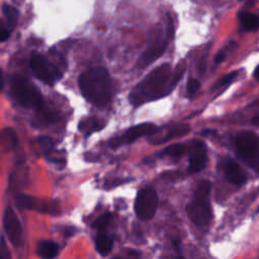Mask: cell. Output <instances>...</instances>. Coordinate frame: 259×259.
<instances>
[{
	"mask_svg": "<svg viewBox=\"0 0 259 259\" xmlns=\"http://www.w3.org/2000/svg\"><path fill=\"white\" fill-rule=\"evenodd\" d=\"M184 67L177 66L172 71L168 63L151 71L130 93L128 99L134 106L160 99L168 95L181 79Z\"/></svg>",
	"mask_w": 259,
	"mask_h": 259,
	"instance_id": "obj_1",
	"label": "cell"
},
{
	"mask_svg": "<svg viewBox=\"0 0 259 259\" xmlns=\"http://www.w3.org/2000/svg\"><path fill=\"white\" fill-rule=\"evenodd\" d=\"M78 84L87 101L98 107H104L111 98V81L108 71L103 67L91 68L83 72Z\"/></svg>",
	"mask_w": 259,
	"mask_h": 259,
	"instance_id": "obj_2",
	"label": "cell"
},
{
	"mask_svg": "<svg viewBox=\"0 0 259 259\" xmlns=\"http://www.w3.org/2000/svg\"><path fill=\"white\" fill-rule=\"evenodd\" d=\"M186 212L192 223L197 226L207 225L211 218L210 182L202 180L198 183L194 197L186 206Z\"/></svg>",
	"mask_w": 259,
	"mask_h": 259,
	"instance_id": "obj_3",
	"label": "cell"
},
{
	"mask_svg": "<svg viewBox=\"0 0 259 259\" xmlns=\"http://www.w3.org/2000/svg\"><path fill=\"white\" fill-rule=\"evenodd\" d=\"M11 90L14 98L25 108H34L38 111L46 106L39 90L24 78L15 77L11 83Z\"/></svg>",
	"mask_w": 259,
	"mask_h": 259,
	"instance_id": "obj_4",
	"label": "cell"
},
{
	"mask_svg": "<svg viewBox=\"0 0 259 259\" xmlns=\"http://www.w3.org/2000/svg\"><path fill=\"white\" fill-rule=\"evenodd\" d=\"M237 153L240 158L250 167L258 169V137L254 132L244 131L237 135L235 140Z\"/></svg>",
	"mask_w": 259,
	"mask_h": 259,
	"instance_id": "obj_5",
	"label": "cell"
},
{
	"mask_svg": "<svg viewBox=\"0 0 259 259\" xmlns=\"http://www.w3.org/2000/svg\"><path fill=\"white\" fill-rule=\"evenodd\" d=\"M30 69L37 79L51 86L62 77L61 71L39 54L31 56Z\"/></svg>",
	"mask_w": 259,
	"mask_h": 259,
	"instance_id": "obj_6",
	"label": "cell"
},
{
	"mask_svg": "<svg viewBox=\"0 0 259 259\" xmlns=\"http://www.w3.org/2000/svg\"><path fill=\"white\" fill-rule=\"evenodd\" d=\"M158 205V196L153 188L146 187L138 192L135 210L139 219L146 221L154 217Z\"/></svg>",
	"mask_w": 259,
	"mask_h": 259,
	"instance_id": "obj_7",
	"label": "cell"
},
{
	"mask_svg": "<svg viewBox=\"0 0 259 259\" xmlns=\"http://www.w3.org/2000/svg\"><path fill=\"white\" fill-rule=\"evenodd\" d=\"M157 131H158V127L154 123H151V122L140 123L127 128L123 133V135L109 140V146L111 148H117L125 144H131L144 136L154 135L157 133Z\"/></svg>",
	"mask_w": 259,
	"mask_h": 259,
	"instance_id": "obj_8",
	"label": "cell"
},
{
	"mask_svg": "<svg viewBox=\"0 0 259 259\" xmlns=\"http://www.w3.org/2000/svg\"><path fill=\"white\" fill-rule=\"evenodd\" d=\"M16 202L18 206L22 208L36 210L44 213H56L58 210V205L55 201H50L26 194H18L16 196Z\"/></svg>",
	"mask_w": 259,
	"mask_h": 259,
	"instance_id": "obj_9",
	"label": "cell"
},
{
	"mask_svg": "<svg viewBox=\"0 0 259 259\" xmlns=\"http://www.w3.org/2000/svg\"><path fill=\"white\" fill-rule=\"evenodd\" d=\"M4 230L7 238L14 246H19L22 238V228L17 214L11 207H7L3 215Z\"/></svg>",
	"mask_w": 259,
	"mask_h": 259,
	"instance_id": "obj_10",
	"label": "cell"
},
{
	"mask_svg": "<svg viewBox=\"0 0 259 259\" xmlns=\"http://www.w3.org/2000/svg\"><path fill=\"white\" fill-rule=\"evenodd\" d=\"M167 47V40L162 37H156L149 44L148 48L143 52L138 60V67L143 69L150 66L153 62L158 60L165 52Z\"/></svg>",
	"mask_w": 259,
	"mask_h": 259,
	"instance_id": "obj_11",
	"label": "cell"
},
{
	"mask_svg": "<svg viewBox=\"0 0 259 259\" xmlns=\"http://www.w3.org/2000/svg\"><path fill=\"white\" fill-rule=\"evenodd\" d=\"M207 154L205 145L201 141H193L189 148V173H197L205 167Z\"/></svg>",
	"mask_w": 259,
	"mask_h": 259,
	"instance_id": "obj_12",
	"label": "cell"
},
{
	"mask_svg": "<svg viewBox=\"0 0 259 259\" xmlns=\"http://www.w3.org/2000/svg\"><path fill=\"white\" fill-rule=\"evenodd\" d=\"M224 171L228 180L235 185H242L246 181V174L237 162L228 159L224 162Z\"/></svg>",
	"mask_w": 259,
	"mask_h": 259,
	"instance_id": "obj_13",
	"label": "cell"
},
{
	"mask_svg": "<svg viewBox=\"0 0 259 259\" xmlns=\"http://www.w3.org/2000/svg\"><path fill=\"white\" fill-rule=\"evenodd\" d=\"M104 126V122L94 116L86 117L79 122V131L84 133L86 136L91 135L94 132L100 131Z\"/></svg>",
	"mask_w": 259,
	"mask_h": 259,
	"instance_id": "obj_14",
	"label": "cell"
},
{
	"mask_svg": "<svg viewBox=\"0 0 259 259\" xmlns=\"http://www.w3.org/2000/svg\"><path fill=\"white\" fill-rule=\"evenodd\" d=\"M59 250L58 244L53 241H41L37 246V253L45 259H53L57 256Z\"/></svg>",
	"mask_w": 259,
	"mask_h": 259,
	"instance_id": "obj_15",
	"label": "cell"
},
{
	"mask_svg": "<svg viewBox=\"0 0 259 259\" xmlns=\"http://www.w3.org/2000/svg\"><path fill=\"white\" fill-rule=\"evenodd\" d=\"M112 245H113V241L108 235L104 233H100L96 237V250L100 255L102 256L107 255L112 249Z\"/></svg>",
	"mask_w": 259,
	"mask_h": 259,
	"instance_id": "obj_16",
	"label": "cell"
},
{
	"mask_svg": "<svg viewBox=\"0 0 259 259\" xmlns=\"http://www.w3.org/2000/svg\"><path fill=\"white\" fill-rule=\"evenodd\" d=\"M240 22L245 30H255L258 27V16L250 12H241L239 15Z\"/></svg>",
	"mask_w": 259,
	"mask_h": 259,
	"instance_id": "obj_17",
	"label": "cell"
},
{
	"mask_svg": "<svg viewBox=\"0 0 259 259\" xmlns=\"http://www.w3.org/2000/svg\"><path fill=\"white\" fill-rule=\"evenodd\" d=\"M189 132V125L188 124H178L176 126H173L171 127L167 133H166V136L162 139H160L158 141V143L156 144H159V143H165L169 140H172V139H176V138H180L184 135H186L187 133Z\"/></svg>",
	"mask_w": 259,
	"mask_h": 259,
	"instance_id": "obj_18",
	"label": "cell"
},
{
	"mask_svg": "<svg viewBox=\"0 0 259 259\" xmlns=\"http://www.w3.org/2000/svg\"><path fill=\"white\" fill-rule=\"evenodd\" d=\"M2 11L7 19V24H8V29L12 30L15 26L16 23L18 21V17H19V12L16 8H14L13 6H10L8 4H4L2 6Z\"/></svg>",
	"mask_w": 259,
	"mask_h": 259,
	"instance_id": "obj_19",
	"label": "cell"
},
{
	"mask_svg": "<svg viewBox=\"0 0 259 259\" xmlns=\"http://www.w3.org/2000/svg\"><path fill=\"white\" fill-rule=\"evenodd\" d=\"M0 144L4 148L13 149L17 144V139L14 131L11 128H5L0 135Z\"/></svg>",
	"mask_w": 259,
	"mask_h": 259,
	"instance_id": "obj_20",
	"label": "cell"
},
{
	"mask_svg": "<svg viewBox=\"0 0 259 259\" xmlns=\"http://www.w3.org/2000/svg\"><path fill=\"white\" fill-rule=\"evenodd\" d=\"M186 148L184 145L182 144H173L169 147H167L164 151H163V155H166V156H169L171 158H174V159H177V158H180L184 152H185Z\"/></svg>",
	"mask_w": 259,
	"mask_h": 259,
	"instance_id": "obj_21",
	"label": "cell"
},
{
	"mask_svg": "<svg viewBox=\"0 0 259 259\" xmlns=\"http://www.w3.org/2000/svg\"><path fill=\"white\" fill-rule=\"evenodd\" d=\"M112 220V215L111 213H104L102 214L101 217H99L93 224H92V227L101 231L103 229H105L111 222Z\"/></svg>",
	"mask_w": 259,
	"mask_h": 259,
	"instance_id": "obj_22",
	"label": "cell"
},
{
	"mask_svg": "<svg viewBox=\"0 0 259 259\" xmlns=\"http://www.w3.org/2000/svg\"><path fill=\"white\" fill-rule=\"evenodd\" d=\"M37 141H38V144H39L44 153L49 154V153L52 152V150L54 148V142L50 137L42 136V137H39L37 139Z\"/></svg>",
	"mask_w": 259,
	"mask_h": 259,
	"instance_id": "obj_23",
	"label": "cell"
},
{
	"mask_svg": "<svg viewBox=\"0 0 259 259\" xmlns=\"http://www.w3.org/2000/svg\"><path fill=\"white\" fill-rule=\"evenodd\" d=\"M200 87V82L196 79H190L187 83V89H186V94H187V97L191 98L193 97L196 92L198 91Z\"/></svg>",
	"mask_w": 259,
	"mask_h": 259,
	"instance_id": "obj_24",
	"label": "cell"
},
{
	"mask_svg": "<svg viewBox=\"0 0 259 259\" xmlns=\"http://www.w3.org/2000/svg\"><path fill=\"white\" fill-rule=\"evenodd\" d=\"M238 75V72H231L227 75H225L217 84H215V87H221V86H226V85H229Z\"/></svg>",
	"mask_w": 259,
	"mask_h": 259,
	"instance_id": "obj_25",
	"label": "cell"
},
{
	"mask_svg": "<svg viewBox=\"0 0 259 259\" xmlns=\"http://www.w3.org/2000/svg\"><path fill=\"white\" fill-rule=\"evenodd\" d=\"M0 259H11L10 251L3 238L0 240Z\"/></svg>",
	"mask_w": 259,
	"mask_h": 259,
	"instance_id": "obj_26",
	"label": "cell"
},
{
	"mask_svg": "<svg viewBox=\"0 0 259 259\" xmlns=\"http://www.w3.org/2000/svg\"><path fill=\"white\" fill-rule=\"evenodd\" d=\"M10 35V30L4 25V23L0 19V42L5 41Z\"/></svg>",
	"mask_w": 259,
	"mask_h": 259,
	"instance_id": "obj_27",
	"label": "cell"
},
{
	"mask_svg": "<svg viewBox=\"0 0 259 259\" xmlns=\"http://www.w3.org/2000/svg\"><path fill=\"white\" fill-rule=\"evenodd\" d=\"M225 53L224 52H220L217 56H215V59H214V62L215 63H221L224 59H225Z\"/></svg>",
	"mask_w": 259,
	"mask_h": 259,
	"instance_id": "obj_28",
	"label": "cell"
},
{
	"mask_svg": "<svg viewBox=\"0 0 259 259\" xmlns=\"http://www.w3.org/2000/svg\"><path fill=\"white\" fill-rule=\"evenodd\" d=\"M3 85H4L3 72H2V70H1V68H0V91H1V90H2V88H3Z\"/></svg>",
	"mask_w": 259,
	"mask_h": 259,
	"instance_id": "obj_29",
	"label": "cell"
},
{
	"mask_svg": "<svg viewBox=\"0 0 259 259\" xmlns=\"http://www.w3.org/2000/svg\"><path fill=\"white\" fill-rule=\"evenodd\" d=\"M257 120H258V115L255 114V115H254V118H253V123H254L255 125L258 124V121H257Z\"/></svg>",
	"mask_w": 259,
	"mask_h": 259,
	"instance_id": "obj_30",
	"label": "cell"
},
{
	"mask_svg": "<svg viewBox=\"0 0 259 259\" xmlns=\"http://www.w3.org/2000/svg\"><path fill=\"white\" fill-rule=\"evenodd\" d=\"M174 259H183V258L180 257V256H178V257H176V258H174Z\"/></svg>",
	"mask_w": 259,
	"mask_h": 259,
	"instance_id": "obj_31",
	"label": "cell"
},
{
	"mask_svg": "<svg viewBox=\"0 0 259 259\" xmlns=\"http://www.w3.org/2000/svg\"><path fill=\"white\" fill-rule=\"evenodd\" d=\"M114 259H121V258H114Z\"/></svg>",
	"mask_w": 259,
	"mask_h": 259,
	"instance_id": "obj_32",
	"label": "cell"
}]
</instances>
